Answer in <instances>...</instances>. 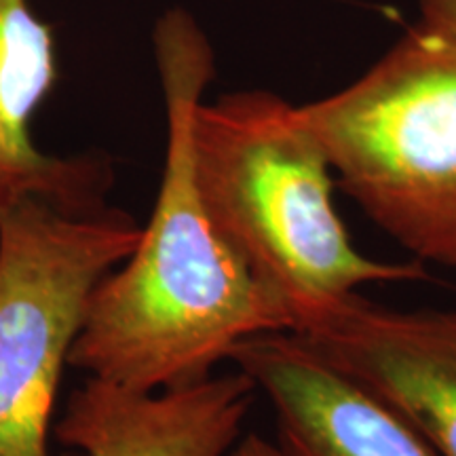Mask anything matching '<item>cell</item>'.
<instances>
[{
    "instance_id": "9",
    "label": "cell",
    "mask_w": 456,
    "mask_h": 456,
    "mask_svg": "<svg viewBox=\"0 0 456 456\" xmlns=\"http://www.w3.org/2000/svg\"><path fill=\"white\" fill-rule=\"evenodd\" d=\"M419 26L456 43V0H419Z\"/></svg>"
},
{
    "instance_id": "4",
    "label": "cell",
    "mask_w": 456,
    "mask_h": 456,
    "mask_svg": "<svg viewBox=\"0 0 456 456\" xmlns=\"http://www.w3.org/2000/svg\"><path fill=\"white\" fill-rule=\"evenodd\" d=\"M140 235L108 205L72 214L24 199L0 212V456H51L57 389L91 294Z\"/></svg>"
},
{
    "instance_id": "7",
    "label": "cell",
    "mask_w": 456,
    "mask_h": 456,
    "mask_svg": "<svg viewBox=\"0 0 456 456\" xmlns=\"http://www.w3.org/2000/svg\"><path fill=\"white\" fill-rule=\"evenodd\" d=\"M256 393L241 370L157 393L87 379L68 399L55 437L85 456H224Z\"/></svg>"
},
{
    "instance_id": "5",
    "label": "cell",
    "mask_w": 456,
    "mask_h": 456,
    "mask_svg": "<svg viewBox=\"0 0 456 456\" xmlns=\"http://www.w3.org/2000/svg\"><path fill=\"white\" fill-rule=\"evenodd\" d=\"M300 336L437 454L456 456V309H395L355 294Z\"/></svg>"
},
{
    "instance_id": "1",
    "label": "cell",
    "mask_w": 456,
    "mask_h": 456,
    "mask_svg": "<svg viewBox=\"0 0 456 456\" xmlns=\"http://www.w3.org/2000/svg\"><path fill=\"white\" fill-rule=\"evenodd\" d=\"M167 146L151 220L131 256L95 285L70 366L157 393L214 374L239 342L292 332L285 306L216 231L192 155V118L216 74L208 34L186 9L157 20Z\"/></svg>"
},
{
    "instance_id": "8",
    "label": "cell",
    "mask_w": 456,
    "mask_h": 456,
    "mask_svg": "<svg viewBox=\"0 0 456 456\" xmlns=\"http://www.w3.org/2000/svg\"><path fill=\"white\" fill-rule=\"evenodd\" d=\"M57 81L51 26L28 0H0V212L38 199L72 214L106 208L114 182L102 155H47L34 142L32 121Z\"/></svg>"
},
{
    "instance_id": "6",
    "label": "cell",
    "mask_w": 456,
    "mask_h": 456,
    "mask_svg": "<svg viewBox=\"0 0 456 456\" xmlns=\"http://www.w3.org/2000/svg\"><path fill=\"white\" fill-rule=\"evenodd\" d=\"M275 410L288 456H440L389 403L296 332H266L231 353Z\"/></svg>"
},
{
    "instance_id": "10",
    "label": "cell",
    "mask_w": 456,
    "mask_h": 456,
    "mask_svg": "<svg viewBox=\"0 0 456 456\" xmlns=\"http://www.w3.org/2000/svg\"><path fill=\"white\" fill-rule=\"evenodd\" d=\"M231 456H288L281 450L279 444H273L266 437L258 436V433H249L243 440L235 444L231 450Z\"/></svg>"
},
{
    "instance_id": "3",
    "label": "cell",
    "mask_w": 456,
    "mask_h": 456,
    "mask_svg": "<svg viewBox=\"0 0 456 456\" xmlns=\"http://www.w3.org/2000/svg\"><path fill=\"white\" fill-rule=\"evenodd\" d=\"M300 108L359 209L419 262L456 271V43L416 24Z\"/></svg>"
},
{
    "instance_id": "2",
    "label": "cell",
    "mask_w": 456,
    "mask_h": 456,
    "mask_svg": "<svg viewBox=\"0 0 456 456\" xmlns=\"http://www.w3.org/2000/svg\"><path fill=\"white\" fill-rule=\"evenodd\" d=\"M199 191L216 231L306 332L372 283L420 281L419 260L362 254L334 203V169L300 104L265 89L201 102L192 118Z\"/></svg>"
}]
</instances>
